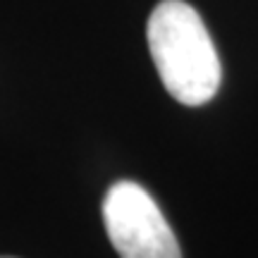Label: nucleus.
<instances>
[{"label":"nucleus","instance_id":"nucleus-1","mask_svg":"<svg viewBox=\"0 0 258 258\" xmlns=\"http://www.w3.org/2000/svg\"><path fill=\"white\" fill-rule=\"evenodd\" d=\"M148 50L165 91L199 108L220 89L222 67L201 15L184 0L158 3L146 24Z\"/></svg>","mask_w":258,"mask_h":258},{"label":"nucleus","instance_id":"nucleus-2","mask_svg":"<svg viewBox=\"0 0 258 258\" xmlns=\"http://www.w3.org/2000/svg\"><path fill=\"white\" fill-rule=\"evenodd\" d=\"M103 225L120 258H182L170 222L137 182L122 179L108 189Z\"/></svg>","mask_w":258,"mask_h":258},{"label":"nucleus","instance_id":"nucleus-3","mask_svg":"<svg viewBox=\"0 0 258 258\" xmlns=\"http://www.w3.org/2000/svg\"><path fill=\"white\" fill-rule=\"evenodd\" d=\"M0 258H5V256H0Z\"/></svg>","mask_w":258,"mask_h":258}]
</instances>
